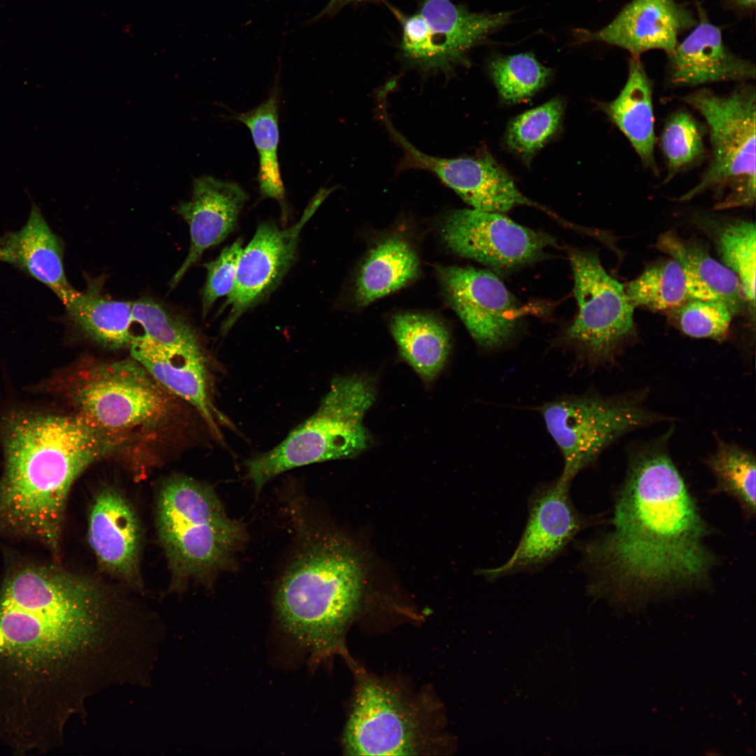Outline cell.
<instances>
[{
	"mask_svg": "<svg viewBox=\"0 0 756 756\" xmlns=\"http://www.w3.org/2000/svg\"><path fill=\"white\" fill-rule=\"evenodd\" d=\"M716 246L723 264L738 277L743 298L755 306L756 229L754 223L729 222L716 233Z\"/></svg>",
	"mask_w": 756,
	"mask_h": 756,
	"instance_id": "32",
	"label": "cell"
},
{
	"mask_svg": "<svg viewBox=\"0 0 756 756\" xmlns=\"http://www.w3.org/2000/svg\"><path fill=\"white\" fill-rule=\"evenodd\" d=\"M442 236L454 252L498 270H508L541 257L554 238L522 226L499 212L458 209L444 219Z\"/></svg>",
	"mask_w": 756,
	"mask_h": 756,
	"instance_id": "13",
	"label": "cell"
},
{
	"mask_svg": "<svg viewBox=\"0 0 756 756\" xmlns=\"http://www.w3.org/2000/svg\"><path fill=\"white\" fill-rule=\"evenodd\" d=\"M334 189L321 188L298 221L288 227L280 228L272 221L258 226L251 240L243 248L233 288L223 307H230L221 326L223 335L278 287L295 262L304 227Z\"/></svg>",
	"mask_w": 756,
	"mask_h": 756,
	"instance_id": "11",
	"label": "cell"
},
{
	"mask_svg": "<svg viewBox=\"0 0 756 756\" xmlns=\"http://www.w3.org/2000/svg\"><path fill=\"white\" fill-rule=\"evenodd\" d=\"M400 18L402 35L400 50L404 58L412 66L429 71L430 46L429 29L423 17L419 13Z\"/></svg>",
	"mask_w": 756,
	"mask_h": 756,
	"instance_id": "39",
	"label": "cell"
},
{
	"mask_svg": "<svg viewBox=\"0 0 756 756\" xmlns=\"http://www.w3.org/2000/svg\"><path fill=\"white\" fill-rule=\"evenodd\" d=\"M685 110L673 113L663 127L660 146L665 158L667 176L664 181L701 162L705 156V131Z\"/></svg>",
	"mask_w": 756,
	"mask_h": 756,
	"instance_id": "35",
	"label": "cell"
},
{
	"mask_svg": "<svg viewBox=\"0 0 756 756\" xmlns=\"http://www.w3.org/2000/svg\"><path fill=\"white\" fill-rule=\"evenodd\" d=\"M374 400L373 384L363 377L333 379L314 414L277 446L246 462V477L255 492L290 469L352 458L365 450L370 438L363 419Z\"/></svg>",
	"mask_w": 756,
	"mask_h": 756,
	"instance_id": "6",
	"label": "cell"
},
{
	"mask_svg": "<svg viewBox=\"0 0 756 756\" xmlns=\"http://www.w3.org/2000/svg\"><path fill=\"white\" fill-rule=\"evenodd\" d=\"M570 260L578 313L563 342L589 364L610 361L634 334L635 307L595 253L574 250Z\"/></svg>",
	"mask_w": 756,
	"mask_h": 756,
	"instance_id": "10",
	"label": "cell"
},
{
	"mask_svg": "<svg viewBox=\"0 0 756 756\" xmlns=\"http://www.w3.org/2000/svg\"><path fill=\"white\" fill-rule=\"evenodd\" d=\"M678 328L694 338L721 340L729 330L732 314L720 301L689 299L671 311Z\"/></svg>",
	"mask_w": 756,
	"mask_h": 756,
	"instance_id": "37",
	"label": "cell"
},
{
	"mask_svg": "<svg viewBox=\"0 0 756 756\" xmlns=\"http://www.w3.org/2000/svg\"><path fill=\"white\" fill-rule=\"evenodd\" d=\"M391 330L402 357L425 381L442 370L451 348L449 332L429 316L404 313L393 316Z\"/></svg>",
	"mask_w": 756,
	"mask_h": 756,
	"instance_id": "27",
	"label": "cell"
},
{
	"mask_svg": "<svg viewBox=\"0 0 756 756\" xmlns=\"http://www.w3.org/2000/svg\"><path fill=\"white\" fill-rule=\"evenodd\" d=\"M132 314L142 327L143 335L165 349L178 354L202 350L192 326L153 298L133 302Z\"/></svg>",
	"mask_w": 756,
	"mask_h": 756,
	"instance_id": "33",
	"label": "cell"
},
{
	"mask_svg": "<svg viewBox=\"0 0 756 756\" xmlns=\"http://www.w3.org/2000/svg\"><path fill=\"white\" fill-rule=\"evenodd\" d=\"M682 100L704 119L711 155L699 182L679 200L686 202L712 190L718 200L715 211L752 206L756 196L755 86L739 83L727 94L701 88Z\"/></svg>",
	"mask_w": 756,
	"mask_h": 756,
	"instance_id": "7",
	"label": "cell"
},
{
	"mask_svg": "<svg viewBox=\"0 0 756 756\" xmlns=\"http://www.w3.org/2000/svg\"><path fill=\"white\" fill-rule=\"evenodd\" d=\"M243 241L237 239L222 250L214 260L205 264L206 278L202 293V314L206 316L216 301L232 291L243 250Z\"/></svg>",
	"mask_w": 756,
	"mask_h": 756,
	"instance_id": "38",
	"label": "cell"
},
{
	"mask_svg": "<svg viewBox=\"0 0 756 756\" xmlns=\"http://www.w3.org/2000/svg\"><path fill=\"white\" fill-rule=\"evenodd\" d=\"M696 11L676 0H631L604 27L582 30V42L597 41L640 57L654 50L670 53L683 32L697 23Z\"/></svg>",
	"mask_w": 756,
	"mask_h": 756,
	"instance_id": "18",
	"label": "cell"
},
{
	"mask_svg": "<svg viewBox=\"0 0 756 756\" xmlns=\"http://www.w3.org/2000/svg\"><path fill=\"white\" fill-rule=\"evenodd\" d=\"M564 111L559 98L525 111L509 124L505 143L512 151L529 162L559 131Z\"/></svg>",
	"mask_w": 756,
	"mask_h": 756,
	"instance_id": "36",
	"label": "cell"
},
{
	"mask_svg": "<svg viewBox=\"0 0 756 756\" xmlns=\"http://www.w3.org/2000/svg\"><path fill=\"white\" fill-rule=\"evenodd\" d=\"M363 570L341 538L323 535L306 541L279 582L274 596L284 630L314 659L342 645L357 611Z\"/></svg>",
	"mask_w": 756,
	"mask_h": 756,
	"instance_id": "4",
	"label": "cell"
},
{
	"mask_svg": "<svg viewBox=\"0 0 756 756\" xmlns=\"http://www.w3.org/2000/svg\"><path fill=\"white\" fill-rule=\"evenodd\" d=\"M625 291L634 307L654 311H671L688 300L682 270L672 258L646 268L628 284Z\"/></svg>",
	"mask_w": 756,
	"mask_h": 756,
	"instance_id": "31",
	"label": "cell"
},
{
	"mask_svg": "<svg viewBox=\"0 0 756 756\" xmlns=\"http://www.w3.org/2000/svg\"><path fill=\"white\" fill-rule=\"evenodd\" d=\"M603 107L629 141L643 164L658 175L654 156L652 83L640 57L631 56L624 85L618 95Z\"/></svg>",
	"mask_w": 756,
	"mask_h": 756,
	"instance_id": "25",
	"label": "cell"
},
{
	"mask_svg": "<svg viewBox=\"0 0 756 756\" xmlns=\"http://www.w3.org/2000/svg\"><path fill=\"white\" fill-rule=\"evenodd\" d=\"M706 464L715 478L717 491L734 498L746 515H755V455L734 444L720 440Z\"/></svg>",
	"mask_w": 756,
	"mask_h": 756,
	"instance_id": "30",
	"label": "cell"
},
{
	"mask_svg": "<svg viewBox=\"0 0 756 756\" xmlns=\"http://www.w3.org/2000/svg\"><path fill=\"white\" fill-rule=\"evenodd\" d=\"M370 0H329L326 7L321 10L316 18L319 19L323 16L331 15L350 3L360 2Z\"/></svg>",
	"mask_w": 756,
	"mask_h": 756,
	"instance_id": "41",
	"label": "cell"
},
{
	"mask_svg": "<svg viewBox=\"0 0 756 756\" xmlns=\"http://www.w3.org/2000/svg\"><path fill=\"white\" fill-rule=\"evenodd\" d=\"M418 13L429 29V71L437 72L468 64V51L507 24L513 13H472L450 0H423Z\"/></svg>",
	"mask_w": 756,
	"mask_h": 756,
	"instance_id": "21",
	"label": "cell"
},
{
	"mask_svg": "<svg viewBox=\"0 0 756 756\" xmlns=\"http://www.w3.org/2000/svg\"><path fill=\"white\" fill-rule=\"evenodd\" d=\"M489 71L502 99L508 104L526 100L549 80L552 71L531 52L494 57Z\"/></svg>",
	"mask_w": 756,
	"mask_h": 756,
	"instance_id": "34",
	"label": "cell"
},
{
	"mask_svg": "<svg viewBox=\"0 0 756 756\" xmlns=\"http://www.w3.org/2000/svg\"><path fill=\"white\" fill-rule=\"evenodd\" d=\"M247 199L246 191L236 183L211 176L194 179L192 197L177 207L178 214L188 225L190 245L172 279V288L206 250L221 243L235 230Z\"/></svg>",
	"mask_w": 756,
	"mask_h": 756,
	"instance_id": "20",
	"label": "cell"
},
{
	"mask_svg": "<svg viewBox=\"0 0 756 756\" xmlns=\"http://www.w3.org/2000/svg\"><path fill=\"white\" fill-rule=\"evenodd\" d=\"M418 741L416 722L398 694L361 679L344 734L346 755H416Z\"/></svg>",
	"mask_w": 756,
	"mask_h": 756,
	"instance_id": "16",
	"label": "cell"
},
{
	"mask_svg": "<svg viewBox=\"0 0 756 756\" xmlns=\"http://www.w3.org/2000/svg\"><path fill=\"white\" fill-rule=\"evenodd\" d=\"M155 526L174 590L223 568L244 538L241 524L227 516L213 488L185 475L162 482Z\"/></svg>",
	"mask_w": 756,
	"mask_h": 756,
	"instance_id": "5",
	"label": "cell"
},
{
	"mask_svg": "<svg viewBox=\"0 0 756 756\" xmlns=\"http://www.w3.org/2000/svg\"><path fill=\"white\" fill-rule=\"evenodd\" d=\"M131 357L172 395L190 403L200 414L211 434L222 440L218 422L227 421L212 402L203 351L176 353L160 346L143 335L130 346Z\"/></svg>",
	"mask_w": 756,
	"mask_h": 756,
	"instance_id": "22",
	"label": "cell"
},
{
	"mask_svg": "<svg viewBox=\"0 0 756 756\" xmlns=\"http://www.w3.org/2000/svg\"><path fill=\"white\" fill-rule=\"evenodd\" d=\"M67 391L77 414L114 432L162 425L174 411L172 394L132 357L84 365Z\"/></svg>",
	"mask_w": 756,
	"mask_h": 756,
	"instance_id": "8",
	"label": "cell"
},
{
	"mask_svg": "<svg viewBox=\"0 0 756 756\" xmlns=\"http://www.w3.org/2000/svg\"><path fill=\"white\" fill-rule=\"evenodd\" d=\"M278 118L276 92L256 108L234 117L248 128L256 148L259 159L258 182L261 196L278 202L282 214L286 215L285 188L277 155L279 142Z\"/></svg>",
	"mask_w": 756,
	"mask_h": 756,
	"instance_id": "29",
	"label": "cell"
},
{
	"mask_svg": "<svg viewBox=\"0 0 756 756\" xmlns=\"http://www.w3.org/2000/svg\"><path fill=\"white\" fill-rule=\"evenodd\" d=\"M447 298L475 342L493 349L504 345L518 328L517 304L492 272L470 267L438 269Z\"/></svg>",
	"mask_w": 756,
	"mask_h": 756,
	"instance_id": "15",
	"label": "cell"
},
{
	"mask_svg": "<svg viewBox=\"0 0 756 756\" xmlns=\"http://www.w3.org/2000/svg\"><path fill=\"white\" fill-rule=\"evenodd\" d=\"M539 412L563 456L559 478L569 483L620 437L662 419L644 407L638 394L565 396L542 405Z\"/></svg>",
	"mask_w": 756,
	"mask_h": 756,
	"instance_id": "9",
	"label": "cell"
},
{
	"mask_svg": "<svg viewBox=\"0 0 756 756\" xmlns=\"http://www.w3.org/2000/svg\"><path fill=\"white\" fill-rule=\"evenodd\" d=\"M88 539L98 566L106 574L141 589V530L129 500L117 488H101L88 514Z\"/></svg>",
	"mask_w": 756,
	"mask_h": 756,
	"instance_id": "17",
	"label": "cell"
},
{
	"mask_svg": "<svg viewBox=\"0 0 756 756\" xmlns=\"http://www.w3.org/2000/svg\"><path fill=\"white\" fill-rule=\"evenodd\" d=\"M64 306L71 323L99 344L111 349L131 345L132 302L113 300L88 287L76 290Z\"/></svg>",
	"mask_w": 756,
	"mask_h": 756,
	"instance_id": "26",
	"label": "cell"
},
{
	"mask_svg": "<svg viewBox=\"0 0 756 756\" xmlns=\"http://www.w3.org/2000/svg\"><path fill=\"white\" fill-rule=\"evenodd\" d=\"M0 534L59 550L68 496L92 464L120 451L134 437L83 416L18 411L3 419Z\"/></svg>",
	"mask_w": 756,
	"mask_h": 756,
	"instance_id": "3",
	"label": "cell"
},
{
	"mask_svg": "<svg viewBox=\"0 0 756 756\" xmlns=\"http://www.w3.org/2000/svg\"><path fill=\"white\" fill-rule=\"evenodd\" d=\"M62 241L32 203L25 225L0 237V262L10 264L48 286L64 304L76 292L63 265Z\"/></svg>",
	"mask_w": 756,
	"mask_h": 756,
	"instance_id": "23",
	"label": "cell"
},
{
	"mask_svg": "<svg viewBox=\"0 0 756 756\" xmlns=\"http://www.w3.org/2000/svg\"><path fill=\"white\" fill-rule=\"evenodd\" d=\"M668 433L634 448L616 496L612 528L582 542L592 594L645 596L706 582L709 532L667 450Z\"/></svg>",
	"mask_w": 756,
	"mask_h": 756,
	"instance_id": "2",
	"label": "cell"
},
{
	"mask_svg": "<svg viewBox=\"0 0 756 756\" xmlns=\"http://www.w3.org/2000/svg\"><path fill=\"white\" fill-rule=\"evenodd\" d=\"M570 483L559 477L536 487L528 502V518L520 540L503 565L479 573L490 581L542 569L559 556L574 538L600 519L582 514L570 496Z\"/></svg>",
	"mask_w": 756,
	"mask_h": 756,
	"instance_id": "12",
	"label": "cell"
},
{
	"mask_svg": "<svg viewBox=\"0 0 756 756\" xmlns=\"http://www.w3.org/2000/svg\"><path fill=\"white\" fill-rule=\"evenodd\" d=\"M383 122L403 153L398 168L424 169L435 174L473 209L503 213L524 205L545 210L525 197L508 173L489 154L456 158L429 155L408 141L396 130L389 118Z\"/></svg>",
	"mask_w": 756,
	"mask_h": 756,
	"instance_id": "14",
	"label": "cell"
},
{
	"mask_svg": "<svg viewBox=\"0 0 756 756\" xmlns=\"http://www.w3.org/2000/svg\"><path fill=\"white\" fill-rule=\"evenodd\" d=\"M106 584L52 566L10 571L0 589V735L62 736L85 701L132 683L149 634Z\"/></svg>",
	"mask_w": 756,
	"mask_h": 756,
	"instance_id": "1",
	"label": "cell"
},
{
	"mask_svg": "<svg viewBox=\"0 0 756 756\" xmlns=\"http://www.w3.org/2000/svg\"><path fill=\"white\" fill-rule=\"evenodd\" d=\"M419 262L412 248L398 238L374 248L359 272L355 299L365 307L408 284L419 274Z\"/></svg>",
	"mask_w": 756,
	"mask_h": 756,
	"instance_id": "28",
	"label": "cell"
},
{
	"mask_svg": "<svg viewBox=\"0 0 756 756\" xmlns=\"http://www.w3.org/2000/svg\"><path fill=\"white\" fill-rule=\"evenodd\" d=\"M656 248L681 267L689 299L720 301L732 315L742 302L740 283L736 274L714 259L700 242L680 237L673 230L662 234Z\"/></svg>",
	"mask_w": 756,
	"mask_h": 756,
	"instance_id": "24",
	"label": "cell"
},
{
	"mask_svg": "<svg viewBox=\"0 0 756 756\" xmlns=\"http://www.w3.org/2000/svg\"><path fill=\"white\" fill-rule=\"evenodd\" d=\"M722 6L739 17H752L755 10V0H721Z\"/></svg>",
	"mask_w": 756,
	"mask_h": 756,
	"instance_id": "40",
	"label": "cell"
},
{
	"mask_svg": "<svg viewBox=\"0 0 756 756\" xmlns=\"http://www.w3.org/2000/svg\"><path fill=\"white\" fill-rule=\"evenodd\" d=\"M697 23L667 54L666 79L675 87H696L720 82H748L755 78V65L734 53L721 29L711 22L700 2Z\"/></svg>",
	"mask_w": 756,
	"mask_h": 756,
	"instance_id": "19",
	"label": "cell"
}]
</instances>
